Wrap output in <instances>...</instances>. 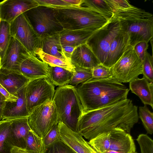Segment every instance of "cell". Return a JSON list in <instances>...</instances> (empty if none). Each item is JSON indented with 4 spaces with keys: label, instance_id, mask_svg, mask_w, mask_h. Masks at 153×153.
<instances>
[{
    "label": "cell",
    "instance_id": "1",
    "mask_svg": "<svg viewBox=\"0 0 153 153\" xmlns=\"http://www.w3.org/2000/svg\"><path fill=\"white\" fill-rule=\"evenodd\" d=\"M137 107L127 98L96 110L84 112L79 119L78 132L90 140L116 128L130 133L139 120Z\"/></svg>",
    "mask_w": 153,
    "mask_h": 153
},
{
    "label": "cell",
    "instance_id": "2",
    "mask_svg": "<svg viewBox=\"0 0 153 153\" xmlns=\"http://www.w3.org/2000/svg\"><path fill=\"white\" fill-rule=\"evenodd\" d=\"M75 87L83 112L99 109L126 99L130 90L113 79L91 78Z\"/></svg>",
    "mask_w": 153,
    "mask_h": 153
},
{
    "label": "cell",
    "instance_id": "3",
    "mask_svg": "<svg viewBox=\"0 0 153 153\" xmlns=\"http://www.w3.org/2000/svg\"><path fill=\"white\" fill-rule=\"evenodd\" d=\"M113 13V16L125 21L132 47L142 41L148 43L153 39L152 13L133 5L127 9L114 11Z\"/></svg>",
    "mask_w": 153,
    "mask_h": 153
},
{
    "label": "cell",
    "instance_id": "4",
    "mask_svg": "<svg viewBox=\"0 0 153 153\" xmlns=\"http://www.w3.org/2000/svg\"><path fill=\"white\" fill-rule=\"evenodd\" d=\"M55 16L64 29L88 28L96 31L109 20L82 6L53 8Z\"/></svg>",
    "mask_w": 153,
    "mask_h": 153
},
{
    "label": "cell",
    "instance_id": "5",
    "mask_svg": "<svg viewBox=\"0 0 153 153\" xmlns=\"http://www.w3.org/2000/svg\"><path fill=\"white\" fill-rule=\"evenodd\" d=\"M53 100L56 106L59 121L75 132H78L79 119L83 108L76 87L69 85L59 86Z\"/></svg>",
    "mask_w": 153,
    "mask_h": 153
},
{
    "label": "cell",
    "instance_id": "6",
    "mask_svg": "<svg viewBox=\"0 0 153 153\" xmlns=\"http://www.w3.org/2000/svg\"><path fill=\"white\" fill-rule=\"evenodd\" d=\"M121 28L119 19L113 16L102 27L95 31L86 44L103 65L108 55L111 44Z\"/></svg>",
    "mask_w": 153,
    "mask_h": 153
},
{
    "label": "cell",
    "instance_id": "7",
    "mask_svg": "<svg viewBox=\"0 0 153 153\" xmlns=\"http://www.w3.org/2000/svg\"><path fill=\"white\" fill-rule=\"evenodd\" d=\"M27 118L31 130L43 139L59 121L58 111L53 100H48L35 107Z\"/></svg>",
    "mask_w": 153,
    "mask_h": 153
},
{
    "label": "cell",
    "instance_id": "8",
    "mask_svg": "<svg viewBox=\"0 0 153 153\" xmlns=\"http://www.w3.org/2000/svg\"><path fill=\"white\" fill-rule=\"evenodd\" d=\"M23 14L40 38L63 29L56 19L53 8L39 5Z\"/></svg>",
    "mask_w": 153,
    "mask_h": 153
},
{
    "label": "cell",
    "instance_id": "9",
    "mask_svg": "<svg viewBox=\"0 0 153 153\" xmlns=\"http://www.w3.org/2000/svg\"><path fill=\"white\" fill-rule=\"evenodd\" d=\"M111 69L115 80L121 83L129 82L142 74V62L131 47L125 51Z\"/></svg>",
    "mask_w": 153,
    "mask_h": 153
},
{
    "label": "cell",
    "instance_id": "10",
    "mask_svg": "<svg viewBox=\"0 0 153 153\" xmlns=\"http://www.w3.org/2000/svg\"><path fill=\"white\" fill-rule=\"evenodd\" d=\"M11 36L20 43L31 54L41 48V39L23 14L18 16L10 24Z\"/></svg>",
    "mask_w": 153,
    "mask_h": 153
},
{
    "label": "cell",
    "instance_id": "11",
    "mask_svg": "<svg viewBox=\"0 0 153 153\" xmlns=\"http://www.w3.org/2000/svg\"><path fill=\"white\" fill-rule=\"evenodd\" d=\"M55 90L48 78L30 81L25 87V95L29 113L36 107L48 100H53Z\"/></svg>",
    "mask_w": 153,
    "mask_h": 153
},
{
    "label": "cell",
    "instance_id": "12",
    "mask_svg": "<svg viewBox=\"0 0 153 153\" xmlns=\"http://www.w3.org/2000/svg\"><path fill=\"white\" fill-rule=\"evenodd\" d=\"M30 54L20 43L11 36L4 56L0 63V68L21 74V65Z\"/></svg>",
    "mask_w": 153,
    "mask_h": 153
},
{
    "label": "cell",
    "instance_id": "13",
    "mask_svg": "<svg viewBox=\"0 0 153 153\" xmlns=\"http://www.w3.org/2000/svg\"><path fill=\"white\" fill-rule=\"evenodd\" d=\"M118 18L121 23V30L112 41L107 58L102 65L109 68H112L125 51L132 47L126 23L123 20Z\"/></svg>",
    "mask_w": 153,
    "mask_h": 153
},
{
    "label": "cell",
    "instance_id": "14",
    "mask_svg": "<svg viewBox=\"0 0 153 153\" xmlns=\"http://www.w3.org/2000/svg\"><path fill=\"white\" fill-rule=\"evenodd\" d=\"M39 6L35 0H5L0 2V19L10 24L25 12Z\"/></svg>",
    "mask_w": 153,
    "mask_h": 153
},
{
    "label": "cell",
    "instance_id": "15",
    "mask_svg": "<svg viewBox=\"0 0 153 153\" xmlns=\"http://www.w3.org/2000/svg\"><path fill=\"white\" fill-rule=\"evenodd\" d=\"M58 126L60 140L76 153H97L79 132L72 131L60 121Z\"/></svg>",
    "mask_w": 153,
    "mask_h": 153
},
{
    "label": "cell",
    "instance_id": "16",
    "mask_svg": "<svg viewBox=\"0 0 153 153\" xmlns=\"http://www.w3.org/2000/svg\"><path fill=\"white\" fill-rule=\"evenodd\" d=\"M49 66L37 57L30 54L22 63L21 74L30 81L49 77Z\"/></svg>",
    "mask_w": 153,
    "mask_h": 153
},
{
    "label": "cell",
    "instance_id": "17",
    "mask_svg": "<svg viewBox=\"0 0 153 153\" xmlns=\"http://www.w3.org/2000/svg\"><path fill=\"white\" fill-rule=\"evenodd\" d=\"M25 87L14 95L18 97L16 101L6 102L3 111L2 120H12L28 117L30 113L25 98Z\"/></svg>",
    "mask_w": 153,
    "mask_h": 153
},
{
    "label": "cell",
    "instance_id": "18",
    "mask_svg": "<svg viewBox=\"0 0 153 153\" xmlns=\"http://www.w3.org/2000/svg\"><path fill=\"white\" fill-rule=\"evenodd\" d=\"M70 60L75 66L91 70L101 64L86 44L75 48L72 53Z\"/></svg>",
    "mask_w": 153,
    "mask_h": 153
},
{
    "label": "cell",
    "instance_id": "19",
    "mask_svg": "<svg viewBox=\"0 0 153 153\" xmlns=\"http://www.w3.org/2000/svg\"><path fill=\"white\" fill-rule=\"evenodd\" d=\"M110 140L109 150L123 153L135 152V145L132 137L122 129L116 128L111 131Z\"/></svg>",
    "mask_w": 153,
    "mask_h": 153
},
{
    "label": "cell",
    "instance_id": "20",
    "mask_svg": "<svg viewBox=\"0 0 153 153\" xmlns=\"http://www.w3.org/2000/svg\"><path fill=\"white\" fill-rule=\"evenodd\" d=\"M96 31L88 28L73 30L63 29L56 33L62 46L76 47L86 44L89 38Z\"/></svg>",
    "mask_w": 153,
    "mask_h": 153
},
{
    "label": "cell",
    "instance_id": "21",
    "mask_svg": "<svg viewBox=\"0 0 153 153\" xmlns=\"http://www.w3.org/2000/svg\"><path fill=\"white\" fill-rule=\"evenodd\" d=\"M30 81L21 74L0 68V84L14 95Z\"/></svg>",
    "mask_w": 153,
    "mask_h": 153
},
{
    "label": "cell",
    "instance_id": "22",
    "mask_svg": "<svg viewBox=\"0 0 153 153\" xmlns=\"http://www.w3.org/2000/svg\"><path fill=\"white\" fill-rule=\"evenodd\" d=\"M27 118L11 120V126L8 140L12 146L25 149L27 135L31 130Z\"/></svg>",
    "mask_w": 153,
    "mask_h": 153
},
{
    "label": "cell",
    "instance_id": "23",
    "mask_svg": "<svg viewBox=\"0 0 153 153\" xmlns=\"http://www.w3.org/2000/svg\"><path fill=\"white\" fill-rule=\"evenodd\" d=\"M129 90L140 98L144 105H149L153 108V82L146 78H137L129 82Z\"/></svg>",
    "mask_w": 153,
    "mask_h": 153
},
{
    "label": "cell",
    "instance_id": "24",
    "mask_svg": "<svg viewBox=\"0 0 153 153\" xmlns=\"http://www.w3.org/2000/svg\"><path fill=\"white\" fill-rule=\"evenodd\" d=\"M41 39V48L43 51L57 57L71 61L64 53L56 32L42 37Z\"/></svg>",
    "mask_w": 153,
    "mask_h": 153
},
{
    "label": "cell",
    "instance_id": "25",
    "mask_svg": "<svg viewBox=\"0 0 153 153\" xmlns=\"http://www.w3.org/2000/svg\"><path fill=\"white\" fill-rule=\"evenodd\" d=\"M73 73L60 67L49 66L48 79L54 85L63 86L69 85Z\"/></svg>",
    "mask_w": 153,
    "mask_h": 153
},
{
    "label": "cell",
    "instance_id": "26",
    "mask_svg": "<svg viewBox=\"0 0 153 153\" xmlns=\"http://www.w3.org/2000/svg\"><path fill=\"white\" fill-rule=\"evenodd\" d=\"M35 54L41 60L49 66H57L64 68L72 72H75V66L70 61L60 59L44 52L41 48L37 49Z\"/></svg>",
    "mask_w": 153,
    "mask_h": 153
},
{
    "label": "cell",
    "instance_id": "27",
    "mask_svg": "<svg viewBox=\"0 0 153 153\" xmlns=\"http://www.w3.org/2000/svg\"><path fill=\"white\" fill-rule=\"evenodd\" d=\"M81 5L101 15L108 20L114 15L113 11L105 0H83Z\"/></svg>",
    "mask_w": 153,
    "mask_h": 153
},
{
    "label": "cell",
    "instance_id": "28",
    "mask_svg": "<svg viewBox=\"0 0 153 153\" xmlns=\"http://www.w3.org/2000/svg\"><path fill=\"white\" fill-rule=\"evenodd\" d=\"M11 123V120H9L0 121V153H10L13 147L8 140Z\"/></svg>",
    "mask_w": 153,
    "mask_h": 153
},
{
    "label": "cell",
    "instance_id": "29",
    "mask_svg": "<svg viewBox=\"0 0 153 153\" xmlns=\"http://www.w3.org/2000/svg\"><path fill=\"white\" fill-rule=\"evenodd\" d=\"M11 37L10 24L5 21H0V63L3 60Z\"/></svg>",
    "mask_w": 153,
    "mask_h": 153
},
{
    "label": "cell",
    "instance_id": "30",
    "mask_svg": "<svg viewBox=\"0 0 153 153\" xmlns=\"http://www.w3.org/2000/svg\"><path fill=\"white\" fill-rule=\"evenodd\" d=\"M25 149L29 153H44L45 148L43 139L30 130L27 135Z\"/></svg>",
    "mask_w": 153,
    "mask_h": 153
},
{
    "label": "cell",
    "instance_id": "31",
    "mask_svg": "<svg viewBox=\"0 0 153 153\" xmlns=\"http://www.w3.org/2000/svg\"><path fill=\"white\" fill-rule=\"evenodd\" d=\"M110 132L100 134L88 142L97 153H103L109 149Z\"/></svg>",
    "mask_w": 153,
    "mask_h": 153
},
{
    "label": "cell",
    "instance_id": "32",
    "mask_svg": "<svg viewBox=\"0 0 153 153\" xmlns=\"http://www.w3.org/2000/svg\"><path fill=\"white\" fill-rule=\"evenodd\" d=\"M139 117L147 134L153 133V113L149 110L146 105L139 108Z\"/></svg>",
    "mask_w": 153,
    "mask_h": 153
},
{
    "label": "cell",
    "instance_id": "33",
    "mask_svg": "<svg viewBox=\"0 0 153 153\" xmlns=\"http://www.w3.org/2000/svg\"><path fill=\"white\" fill-rule=\"evenodd\" d=\"M75 67V72L69 85L74 86L84 82L92 77V70Z\"/></svg>",
    "mask_w": 153,
    "mask_h": 153
},
{
    "label": "cell",
    "instance_id": "34",
    "mask_svg": "<svg viewBox=\"0 0 153 153\" xmlns=\"http://www.w3.org/2000/svg\"><path fill=\"white\" fill-rule=\"evenodd\" d=\"M92 79H114L111 68L107 67L101 64L92 69Z\"/></svg>",
    "mask_w": 153,
    "mask_h": 153
},
{
    "label": "cell",
    "instance_id": "35",
    "mask_svg": "<svg viewBox=\"0 0 153 153\" xmlns=\"http://www.w3.org/2000/svg\"><path fill=\"white\" fill-rule=\"evenodd\" d=\"M153 57L147 51L142 62L143 73V77L150 82H153Z\"/></svg>",
    "mask_w": 153,
    "mask_h": 153
},
{
    "label": "cell",
    "instance_id": "36",
    "mask_svg": "<svg viewBox=\"0 0 153 153\" xmlns=\"http://www.w3.org/2000/svg\"><path fill=\"white\" fill-rule=\"evenodd\" d=\"M136 140L139 145L141 153H153V141L147 135L140 134Z\"/></svg>",
    "mask_w": 153,
    "mask_h": 153
},
{
    "label": "cell",
    "instance_id": "37",
    "mask_svg": "<svg viewBox=\"0 0 153 153\" xmlns=\"http://www.w3.org/2000/svg\"><path fill=\"white\" fill-rule=\"evenodd\" d=\"M44 153H76L61 140L45 148Z\"/></svg>",
    "mask_w": 153,
    "mask_h": 153
},
{
    "label": "cell",
    "instance_id": "38",
    "mask_svg": "<svg viewBox=\"0 0 153 153\" xmlns=\"http://www.w3.org/2000/svg\"><path fill=\"white\" fill-rule=\"evenodd\" d=\"M39 5L53 8H59L73 7L63 0H35Z\"/></svg>",
    "mask_w": 153,
    "mask_h": 153
},
{
    "label": "cell",
    "instance_id": "39",
    "mask_svg": "<svg viewBox=\"0 0 153 153\" xmlns=\"http://www.w3.org/2000/svg\"><path fill=\"white\" fill-rule=\"evenodd\" d=\"M60 140L59 128L57 124L53 127L43 139L45 148Z\"/></svg>",
    "mask_w": 153,
    "mask_h": 153
},
{
    "label": "cell",
    "instance_id": "40",
    "mask_svg": "<svg viewBox=\"0 0 153 153\" xmlns=\"http://www.w3.org/2000/svg\"><path fill=\"white\" fill-rule=\"evenodd\" d=\"M105 1L113 11L127 9L132 6L127 0H105Z\"/></svg>",
    "mask_w": 153,
    "mask_h": 153
},
{
    "label": "cell",
    "instance_id": "41",
    "mask_svg": "<svg viewBox=\"0 0 153 153\" xmlns=\"http://www.w3.org/2000/svg\"><path fill=\"white\" fill-rule=\"evenodd\" d=\"M149 46L148 43L145 41H142L137 44L133 47L137 56L142 62Z\"/></svg>",
    "mask_w": 153,
    "mask_h": 153
},
{
    "label": "cell",
    "instance_id": "42",
    "mask_svg": "<svg viewBox=\"0 0 153 153\" xmlns=\"http://www.w3.org/2000/svg\"><path fill=\"white\" fill-rule=\"evenodd\" d=\"M0 92L5 98L6 101L15 102L17 100L18 97L16 95L10 93L0 84Z\"/></svg>",
    "mask_w": 153,
    "mask_h": 153
},
{
    "label": "cell",
    "instance_id": "43",
    "mask_svg": "<svg viewBox=\"0 0 153 153\" xmlns=\"http://www.w3.org/2000/svg\"><path fill=\"white\" fill-rule=\"evenodd\" d=\"M62 47L65 56L70 60L72 53L76 47L69 45H63L62 46Z\"/></svg>",
    "mask_w": 153,
    "mask_h": 153
},
{
    "label": "cell",
    "instance_id": "44",
    "mask_svg": "<svg viewBox=\"0 0 153 153\" xmlns=\"http://www.w3.org/2000/svg\"><path fill=\"white\" fill-rule=\"evenodd\" d=\"M6 100L0 92V121L2 120V114Z\"/></svg>",
    "mask_w": 153,
    "mask_h": 153
},
{
    "label": "cell",
    "instance_id": "45",
    "mask_svg": "<svg viewBox=\"0 0 153 153\" xmlns=\"http://www.w3.org/2000/svg\"><path fill=\"white\" fill-rule=\"evenodd\" d=\"M10 153H29L25 149L13 146L11 148Z\"/></svg>",
    "mask_w": 153,
    "mask_h": 153
},
{
    "label": "cell",
    "instance_id": "46",
    "mask_svg": "<svg viewBox=\"0 0 153 153\" xmlns=\"http://www.w3.org/2000/svg\"><path fill=\"white\" fill-rule=\"evenodd\" d=\"M64 1L74 6H80L83 0H63Z\"/></svg>",
    "mask_w": 153,
    "mask_h": 153
},
{
    "label": "cell",
    "instance_id": "47",
    "mask_svg": "<svg viewBox=\"0 0 153 153\" xmlns=\"http://www.w3.org/2000/svg\"><path fill=\"white\" fill-rule=\"evenodd\" d=\"M103 153H123L117 151L111 150H108L104 152Z\"/></svg>",
    "mask_w": 153,
    "mask_h": 153
},
{
    "label": "cell",
    "instance_id": "48",
    "mask_svg": "<svg viewBox=\"0 0 153 153\" xmlns=\"http://www.w3.org/2000/svg\"><path fill=\"white\" fill-rule=\"evenodd\" d=\"M134 153H137L135 152H134Z\"/></svg>",
    "mask_w": 153,
    "mask_h": 153
},
{
    "label": "cell",
    "instance_id": "49",
    "mask_svg": "<svg viewBox=\"0 0 153 153\" xmlns=\"http://www.w3.org/2000/svg\"></svg>",
    "mask_w": 153,
    "mask_h": 153
}]
</instances>
